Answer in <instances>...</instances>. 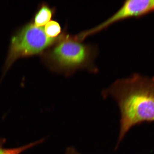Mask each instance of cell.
Masks as SVG:
<instances>
[{
	"label": "cell",
	"instance_id": "3",
	"mask_svg": "<svg viewBox=\"0 0 154 154\" xmlns=\"http://www.w3.org/2000/svg\"><path fill=\"white\" fill-rule=\"evenodd\" d=\"M51 38L46 35L44 27H38L32 22L19 29L11 38L5 65L7 70L17 59L21 57L42 55L60 38Z\"/></svg>",
	"mask_w": 154,
	"mask_h": 154
},
{
	"label": "cell",
	"instance_id": "2",
	"mask_svg": "<svg viewBox=\"0 0 154 154\" xmlns=\"http://www.w3.org/2000/svg\"><path fill=\"white\" fill-rule=\"evenodd\" d=\"M65 32L42 54L44 63L53 72L68 75L80 69L95 72L93 63L97 54L96 48L82 43L77 36L73 37Z\"/></svg>",
	"mask_w": 154,
	"mask_h": 154
},
{
	"label": "cell",
	"instance_id": "8",
	"mask_svg": "<svg viewBox=\"0 0 154 154\" xmlns=\"http://www.w3.org/2000/svg\"><path fill=\"white\" fill-rule=\"evenodd\" d=\"M65 154H81L77 152L76 149L72 147L69 148L66 150Z\"/></svg>",
	"mask_w": 154,
	"mask_h": 154
},
{
	"label": "cell",
	"instance_id": "7",
	"mask_svg": "<svg viewBox=\"0 0 154 154\" xmlns=\"http://www.w3.org/2000/svg\"><path fill=\"white\" fill-rule=\"evenodd\" d=\"M44 30L48 37L55 38L60 35L61 28L60 25L57 21L51 20L45 25Z\"/></svg>",
	"mask_w": 154,
	"mask_h": 154
},
{
	"label": "cell",
	"instance_id": "1",
	"mask_svg": "<svg viewBox=\"0 0 154 154\" xmlns=\"http://www.w3.org/2000/svg\"><path fill=\"white\" fill-rule=\"evenodd\" d=\"M103 97L116 101L121 114L119 142L133 127L154 122V77L134 74L104 90Z\"/></svg>",
	"mask_w": 154,
	"mask_h": 154
},
{
	"label": "cell",
	"instance_id": "6",
	"mask_svg": "<svg viewBox=\"0 0 154 154\" xmlns=\"http://www.w3.org/2000/svg\"><path fill=\"white\" fill-rule=\"evenodd\" d=\"M44 140L43 138L20 147L13 149H5L3 147L5 143V140L4 138H0V154H20L26 150L42 143Z\"/></svg>",
	"mask_w": 154,
	"mask_h": 154
},
{
	"label": "cell",
	"instance_id": "4",
	"mask_svg": "<svg viewBox=\"0 0 154 154\" xmlns=\"http://www.w3.org/2000/svg\"><path fill=\"white\" fill-rule=\"evenodd\" d=\"M154 11V0H128L111 17L95 28L83 32L85 37L96 33L124 19L143 16Z\"/></svg>",
	"mask_w": 154,
	"mask_h": 154
},
{
	"label": "cell",
	"instance_id": "5",
	"mask_svg": "<svg viewBox=\"0 0 154 154\" xmlns=\"http://www.w3.org/2000/svg\"><path fill=\"white\" fill-rule=\"evenodd\" d=\"M55 11V9L47 3H42L38 7L32 22L36 26H44L51 20Z\"/></svg>",
	"mask_w": 154,
	"mask_h": 154
}]
</instances>
